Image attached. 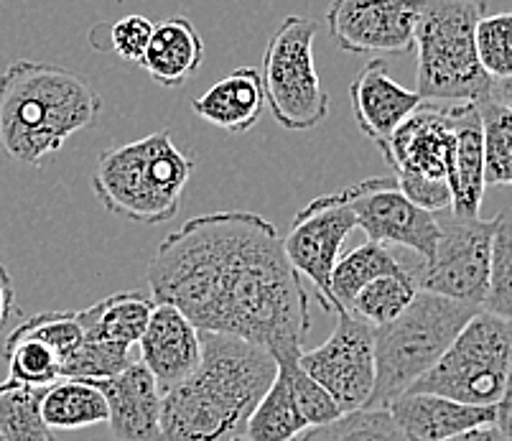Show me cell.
Masks as SVG:
<instances>
[{
    "label": "cell",
    "mask_w": 512,
    "mask_h": 441,
    "mask_svg": "<svg viewBox=\"0 0 512 441\" xmlns=\"http://www.w3.org/2000/svg\"><path fill=\"white\" fill-rule=\"evenodd\" d=\"M156 304L199 332L240 337L273 357L299 355L311 327L309 296L276 225L255 212H209L169 232L151 266Z\"/></svg>",
    "instance_id": "6da1fadb"
},
{
    "label": "cell",
    "mask_w": 512,
    "mask_h": 441,
    "mask_svg": "<svg viewBox=\"0 0 512 441\" xmlns=\"http://www.w3.org/2000/svg\"><path fill=\"white\" fill-rule=\"evenodd\" d=\"M202 360L184 383L161 393L166 441H232L278 375L265 347L199 332Z\"/></svg>",
    "instance_id": "7a4b0ae2"
},
{
    "label": "cell",
    "mask_w": 512,
    "mask_h": 441,
    "mask_svg": "<svg viewBox=\"0 0 512 441\" xmlns=\"http://www.w3.org/2000/svg\"><path fill=\"white\" fill-rule=\"evenodd\" d=\"M100 115L102 95L85 74L31 59L0 72V151L16 164L41 166Z\"/></svg>",
    "instance_id": "3957f363"
},
{
    "label": "cell",
    "mask_w": 512,
    "mask_h": 441,
    "mask_svg": "<svg viewBox=\"0 0 512 441\" xmlns=\"http://www.w3.org/2000/svg\"><path fill=\"white\" fill-rule=\"evenodd\" d=\"M192 174V156L176 148L169 131H156L102 151L92 192L110 215L138 225H164L179 212Z\"/></svg>",
    "instance_id": "277c9868"
},
{
    "label": "cell",
    "mask_w": 512,
    "mask_h": 441,
    "mask_svg": "<svg viewBox=\"0 0 512 441\" xmlns=\"http://www.w3.org/2000/svg\"><path fill=\"white\" fill-rule=\"evenodd\" d=\"M416 92L423 102H479L490 97L492 77L477 57V26L487 0H418Z\"/></svg>",
    "instance_id": "5b68a950"
},
{
    "label": "cell",
    "mask_w": 512,
    "mask_h": 441,
    "mask_svg": "<svg viewBox=\"0 0 512 441\" xmlns=\"http://www.w3.org/2000/svg\"><path fill=\"white\" fill-rule=\"evenodd\" d=\"M477 311L479 306L474 304L418 289L403 314L383 327H372L375 388L367 406L388 408L390 401L411 391L413 383L434 368Z\"/></svg>",
    "instance_id": "8992f818"
},
{
    "label": "cell",
    "mask_w": 512,
    "mask_h": 441,
    "mask_svg": "<svg viewBox=\"0 0 512 441\" xmlns=\"http://www.w3.org/2000/svg\"><path fill=\"white\" fill-rule=\"evenodd\" d=\"M512 360V319L479 309L408 393H434L469 406H497Z\"/></svg>",
    "instance_id": "52a82bcc"
},
{
    "label": "cell",
    "mask_w": 512,
    "mask_h": 441,
    "mask_svg": "<svg viewBox=\"0 0 512 441\" xmlns=\"http://www.w3.org/2000/svg\"><path fill=\"white\" fill-rule=\"evenodd\" d=\"M319 21L288 16L273 31L263 54V95L286 131H311L329 118V95L314 62Z\"/></svg>",
    "instance_id": "ba28073f"
},
{
    "label": "cell",
    "mask_w": 512,
    "mask_h": 441,
    "mask_svg": "<svg viewBox=\"0 0 512 441\" xmlns=\"http://www.w3.org/2000/svg\"><path fill=\"white\" fill-rule=\"evenodd\" d=\"M454 133L446 105L423 102L395 128L380 151L393 166L395 181L408 199L428 212H449V164Z\"/></svg>",
    "instance_id": "9c48e42d"
},
{
    "label": "cell",
    "mask_w": 512,
    "mask_h": 441,
    "mask_svg": "<svg viewBox=\"0 0 512 441\" xmlns=\"http://www.w3.org/2000/svg\"><path fill=\"white\" fill-rule=\"evenodd\" d=\"M434 255L423 261L416 276L418 289L482 309L490 291L492 232L495 220L446 215Z\"/></svg>",
    "instance_id": "30bf717a"
},
{
    "label": "cell",
    "mask_w": 512,
    "mask_h": 441,
    "mask_svg": "<svg viewBox=\"0 0 512 441\" xmlns=\"http://www.w3.org/2000/svg\"><path fill=\"white\" fill-rule=\"evenodd\" d=\"M355 227V212L347 204L344 192H337L311 199L293 217L291 230L283 238V250L291 266L299 276L314 283L319 304L334 314H339V306L332 294V273L339 261V250Z\"/></svg>",
    "instance_id": "8fae6325"
},
{
    "label": "cell",
    "mask_w": 512,
    "mask_h": 441,
    "mask_svg": "<svg viewBox=\"0 0 512 441\" xmlns=\"http://www.w3.org/2000/svg\"><path fill=\"white\" fill-rule=\"evenodd\" d=\"M299 365L337 401L342 411L365 408L375 388V334L352 311H339L324 345L301 350Z\"/></svg>",
    "instance_id": "7c38bea8"
},
{
    "label": "cell",
    "mask_w": 512,
    "mask_h": 441,
    "mask_svg": "<svg viewBox=\"0 0 512 441\" xmlns=\"http://www.w3.org/2000/svg\"><path fill=\"white\" fill-rule=\"evenodd\" d=\"M344 197L367 240L408 248L421 255V261L434 255L441 235L439 217L408 199L395 176H372L344 189Z\"/></svg>",
    "instance_id": "4fadbf2b"
},
{
    "label": "cell",
    "mask_w": 512,
    "mask_h": 441,
    "mask_svg": "<svg viewBox=\"0 0 512 441\" xmlns=\"http://www.w3.org/2000/svg\"><path fill=\"white\" fill-rule=\"evenodd\" d=\"M418 13V0H332L327 26L349 54H406L416 44Z\"/></svg>",
    "instance_id": "5bb4252c"
},
{
    "label": "cell",
    "mask_w": 512,
    "mask_h": 441,
    "mask_svg": "<svg viewBox=\"0 0 512 441\" xmlns=\"http://www.w3.org/2000/svg\"><path fill=\"white\" fill-rule=\"evenodd\" d=\"M92 383L107 401L110 441H166L161 391L143 362H130L123 373Z\"/></svg>",
    "instance_id": "9a60e30c"
},
{
    "label": "cell",
    "mask_w": 512,
    "mask_h": 441,
    "mask_svg": "<svg viewBox=\"0 0 512 441\" xmlns=\"http://www.w3.org/2000/svg\"><path fill=\"white\" fill-rule=\"evenodd\" d=\"M138 347H141V362L153 375L161 393L184 383L202 360L199 329L171 304L153 306Z\"/></svg>",
    "instance_id": "2e32d148"
},
{
    "label": "cell",
    "mask_w": 512,
    "mask_h": 441,
    "mask_svg": "<svg viewBox=\"0 0 512 441\" xmlns=\"http://www.w3.org/2000/svg\"><path fill=\"white\" fill-rule=\"evenodd\" d=\"M352 115L362 136L383 148L408 115L423 105L416 90H408L390 77V67L383 57H375L357 72L349 85Z\"/></svg>",
    "instance_id": "e0dca14e"
},
{
    "label": "cell",
    "mask_w": 512,
    "mask_h": 441,
    "mask_svg": "<svg viewBox=\"0 0 512 441\" xmlns=\"http://www.w3.org/2000/svg\"><path fill=\"white\" fill-rule=\"evenodd\" d=\"M454 148L449 164V212L456 217H479L484 199V141L482 118L477 102H451L446 105Z\"/></svg>",
    "instance_id": "ac0fdd59"
},
{
    "label": "cell",
    "mask_w": 512,
    "mask_h": 441,
    "mask_svg": "<svg viewBox=\"0 0 512 441\" xmlns=\"http://www.w3.org/2000/svg\"><path fill=\"white\" fill-rule=\"evenodd\" d=\"M388 408L411 441H444L497 419V406H469L434 393H403Z\"/></svg>",
    "instance_id": "d6986e66"
},
{
    "label": "cell",
    "mask_w": 512,
    "mask_h": 441,
    "mask_svg": "<svg viewBox=\"0 0 512 441\" xmlns=\"http://www.w3.org/2000/svg\"><path fill=\"white\" fill-rule=\"evenodd\" d=\"M263 108V80H260V69L255 67L232 69L192 102V110L199 118L235 136L255 128Z\"/></svg>",
    "instance_id": "ffe728a7"
},
{
    "label": "cell",
    "mask_w": 512,
    "mask_h": 441,
    "mask_svg": "<svg viewBox=\"0 0 512 441\" xmlns=\"http://www.w3.org/2000/svg\"><path fill=\"white\" fill-rule=\"evenodd\" d=\"M202 62L204 41L197 26L186 16H169L153 26L141 67L156 85L181 87L199 72Z\"/></svg>",
    "instance_id": "44dd1931"
},
{
    "label": "cell",
    "mask_w": 512,
    "mask_h": 441,
    "mask_svg": "<svg viewBox=\"0 0 512 441\" xmlns=\"http://www.w3.org/2000/svg\"><path fill=\"white\" fill-rule=\"evenodd\" d=\"M156 301L138 291H123L113 294L87 309L77 311L87 340L118 342V345H138L148 327Z\"/></svg>",
    "instance_id": "7402d4cb"
},
{
    "label": "cell",
    "mask_w": 512,
    "mask_h": 441,
    "mask_svg": "<svg viewBox=\"0 0 512 441\" xmlns=\"http://www.w3.org/2000/svg\"><path fill=\"white\" fill-rule=\"evenodd\" d=\"M41 416L51 431L107 424V401L92 380L59 378L41 393Z\"/></svg>",
    "instance_id": "603a6c76"
},
{
    "label": "cell",
    "mask_w": 512,
    "mask_h": 441,
    "mask_svg": "<svg viewBox=\"0 0 512 441\" xmlns=\"http://www.w3.org/2000/svg\"><path fill=\"white\" fill-rule=\"evenodd\" d=\"M306 431L309 424L293 401L288 383L278 373L232 441H301Z\"/></svg>",
    "instance_id": "cb8c5ba5"
},
{
    "label": "cell",
    "mask_w": 512,
    "mask_h": 441,
    "mask_svg": "<svg viewBox=\"0 0 512 441\" xmlns=\"http://www.w3.org/2000/svg\"><path fill=\"white\" fill-rule=\"evenodd\" d=\"M403 268L406 266L395 261L385 245L372 243V240L349 250L344 258H339L332 273V294L339 311H349V304L355 301V296L365 289L367 283L380 276L403 271Z\"/></svg>",
    "instance_id": "d4e9b609"
},
{
    "label": "cell",
    "mask_w": 512,
    "mask_h": 441,
    "mask_svg": "<svg viewBox=\"0 0 512 441\" xmlns=\"http://www.w3.org/2000/svg\"><path fill=\"white\" fill-rule=\"evenodd\" d=\"M416 294V276L408 268H403V271L380 276L367 283L365 289L355 296V301L349 304V311L370 327H383V324L393 322L398 314H403Z\"/></svg>",
    "instance_id": "484cf974"
},
{
    "label": "cell",
    "mask_w": 512,
    "mask_h": 441,
    "mask_svg": "<svg viewBox=\"0 0 512 441\" xmlns=\"http://www.w3.org/2000/svg\"><path fill=\"white\" fill-rule=\"evenodd\" d=\"M301 441H411L395 424L393 413L385 406H365L344 411L339 419L314 426Z\"/></svg>",
    "instance_id": "4316f807"
},
{
    "label": "cell",
    "mask_w": 512,
    "mask_h": 441,
    "mask_svg": "<svg viewBox=\"0 0 512 441\" xmlns=\"http://www.w3.org/2000/svg\"><path fill=\"white\" fill-rule=\"evenodd\" d=\"M484 141V184L512 187V110L492 97L477 102Z\"/></svg>",
    "instance_id": "83f0119b"
},
{
    "label": "cell",
    "mask_w": 512,
    "mask_h": 441,
    "mask_svg": "<svg viewBox=\"0 0 512 441\" xmlns=\"http://www.w3.org/2000/svg\"><path fill=\"white\" fill-rule=\"evenodd\" d=\"M41 393L16 383L0 393V441H57L41 416Z\"/></svg>",
    "instance_id": "f1b7e54d"
},
{
    "label": "cell",
    "mask_w": 512,
    "mask_h": 441,
    "mask_svg": "<svg viewBox=\"0 0 512 441\" xmlns=\"http://www.w3.org/2000/svg\"><path fill=\"white\" fill-rule=\"evenodd\" d=\"M8 337H31V340H39L41 345L49 347L57 355L59 375H62V365L82 345L85 332H82V324L77 319V311H44V314H36V317L18 324Z\"/></svg>",
    "instance_id": "f546056e"
},
{
    "label": "cell",
    "mask_w": 512,
    "mask_h": 441,
    "mask_svg": "<svg viewBox=\"0 0 512 441\" xmlns=\"http://www.w3.org/2000/svg\"><path fill=\"white\" fill-rule=\"evenodd\" d=\"M3 357L8 360V380L16 385L46 388L62 378L57 355L31 337H8L3 345Z\"/></svg>",
    "instance_id": "4dcf8cb0"
},
{
    "label": "cell",
    "mask_w": 512,
    "mask_h": 441,
    "mask_svg": "<svg viewBox=\"0 0 512 441\" xmlns=\"http://www.w3.org/2000/svg\"><path fill=\"white\" fill-rule=\"evenodd\" d=\"M299 355L278 357V373L283 375V380H286L288 388H291L293 401L299 406L301 416L306 419L309 429H314V426H324L329 424V421L339 419L344 411L337 406V401H334V398L329 396L304 368H301Z\"/></svg>",
    "instance_id": "1f68e13d"
},
{
    "label": "cell",
    "mask_w": 512,
    "mask_h": 441,
    "mask_svg": "<svg viewBox=\"0 0 512 441\" xmlns=\"http://www.w3.org/2000/svg\"><path fill=\"white\" fill-rule=\"evenodd\" d=\"M482 309L512 319V207L495 217L490 291H487Z\"/></svg>",
    "instance_id": "d6a6232c"
},
{
    "label": "cell",
    "mask_w": 512,
    "mask_h": 441,
    "mask_svg": "<svg viewBox=\"0 0 512 441\" xmlns=\"http://www.w3.org/2000/svg\"><path fill=\"white\" fill-rule=\"evenodd\" d=\"M130 365V347L118 342L82 340V345L74 350L62 365V378H82V380H105L123 373Z\"/></svg>",
    "instance_id": "836d02e7"
},
{
    "label": "cell",
    "mask_w": 512,
    "mask_h": 441,
    "mask_svg": "<svg viewBox=\"0 0 512 441\" xmlns=\"http://www.w3.org/2000/svg\"><path fill=\"white\" fill-rule=\"evenodd\" d=\"M477 57L492 80L512 74V13L484 16L477 26Z\"/></svg>",
    "instance_id": "e575fe53"
},
{
    "label": "cell",
    "mask_w": 512,
    "mask_h": 441,
    "mask_svg": "<svg viewBox=\"0 0 512 441\" xmlns=\"http://www.w3.org/2000/svg\"><path fill=\"white\" fill-rule=\"evenodd\" d=\"M153 36V21L146 16H125L120 21H115L110 26V39H107V46L118 54L120 59L133 64H141L143 57H146L148 41Z\"/></svg>",
    "instance_id": "d590c367"
},
{
    "label": "cell",
    "mask_w": 512,
    "mask_h": 441,
    "mask_svg": "<svg viewBox=\"0 0 512 441\" xmlns=\"http://www.w3.org/2000/svg\"><path fill=\"white\" fill-rule=\"evenodd\" d=\"M13 311H16V289H13V278L0 261V332L8 327Z\"/></svg>",
    "instance_id": "8d00e7d4"
},
{
    "label": "cell",
    "mask_w": 512,
    "mask_h": 441,
    "mask_svg": "<svg viewBox=\"0 0 512 441\" xmlns=\"http://www.w3.org/2000/svg\"><path fill=\"white\" fill-rule=\"evenodd\" d=\"M444 441H510L505 436V431L492 421V424H482V426H474V429L462 431V434L449 436Z\"/></svg>",
    "instance_id": "74e56055"
},
{
    "label": "cell",
    "mask_w": 512,
    "mask_h": 441,
    "mask_svg": "<svg viewBox=\"0 0 512 441\" xmlns=\"http://www.w3.org/2000/svg\"><path fill=\"white\" fill-rule=\"evenodd\" d=\"M490 97L495 102H500L502 108L512 110V74L510 77H502V80H492Z\"/></svg>",
    "instance_id": "f35d334b"
},
{
    "label": "cell",
    "mask_w": 512,
    "mask_h": 441,
    "mask_svg": "<svg viewBox=\"0 0 512 441\" xmlns=\"http://www.w3.org/2000/svg\"><path fill=\"white\" fill-rule=\"evenodd\" d=\"M497 406H512V360H510V370H507V380H505V391H502V398Z\"/></svg>",
    "instance_id": "ab89813d"
},
{
    "label": "cell",
    "mask_w": 512,
    "mask_h": 441,
    "mask_svg": "<svg viewBox=\"0 0 512 441\" xmlns=\"http://www.w3.org/2000/svg\"><path fill=\"white\" fill-rule=\"evenodd\" d=\"M11 385H13V380H6V383H0V393L6 391V388H11Z\"/></svg>",
    "instance_id": "60d3db41"
}]
</instances>
